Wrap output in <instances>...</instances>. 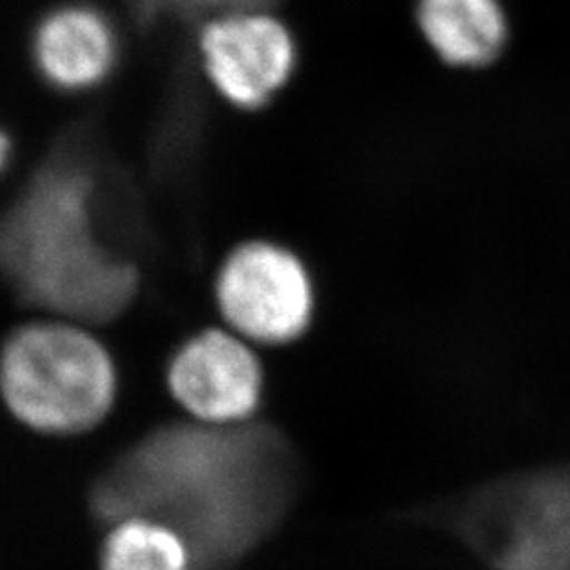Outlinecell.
I'll return each mask as SVG.
<instances>
[{"label": "cell", "mask_w": 570, "mask_h": 570, "mask_svg": "<svg viewBox=\"0 0 570 570\" xmlns=\"http://www.w3.org/2000/svg\"><path fill=\"white\" fill-rule=\"evenodd\" d=\"M148 242L136 188L94 117L66 125L0 212V284L21 306L81 326L110 324L136 303Z\"/></svg>", "instance_id": "6da1fadb"}, {"label": "cell", "mask_w": 570, "mask_h": 570, "mask_svg": "<svg viewBox=\"0 0 570 570\" xmlns=\"http://www.w3.org/2000/svg\"><path fill=\"white\" fill-rule=\"evenodd\" d=\"M301 482L296 446L273 423H167L122 450L89 501L106 524L148 515L178 530L195 570H239L282 529Z\"/></svg>", "instance_id": "7a4b0ae2"}, {"label": "cell", "mask_w": 570, "mask_h": 570, "mask_svg": "<svg viewBox=\"0 0 570 570\" xmlns=\"http://www.w3.org/2000/svg\"><path fill=\"white\" fill-rule=\"evenodd\" d=\"M117 395L115 357L81 324H23L0 345V397L23 428L81 435L102 425Z\"/></svg>", "instance_id": "3957f363"}, {"label": "cell", "mask_w": 570, "mask_h": 570, "mask_svg": "<svg viewBox=\"0 0 570 570\" xmlns=\"http://www.w3.org/2000/svg\"><path fill=\"white\" fill-rule=\"evenodd\" d=\"M428 515L489 570H570V469L484 482Z\"/></svg>", "instance_id": "277c9868"}, {"label": "cell", "mask_w": 570, "mask_h": 570, "mask_svg": "<svg viewBox=\"0 0 570 570\" xmlns=\"http://www.w3.org/2000/svg\"><path fill=\"white\" fill-rule=\"evenodd\" d=\"M216 305L247 343L289 345L315 317V285L303 258L275 242L237 245L218 268Z\"/></svg>", "instance_id": "5b68a950"}, {"label": "cell", "mask_w": 570, "mask_h": 570, "mask_svg": "<svg viewBox=\"0 0 570 570\" xmlns=\"http://www.w3.org/2000/svg\"><path fill=\"white\" fill-rule=\"evenodd\" d=\"M197 53L205 79L225 102L261 110L292 81L298 47L271 9L230 11L197 28Z\"/></svg>", "instance_id": "8992f818"}, {"label": "cell", "mask_w": 570, "mask_h": 570, "mask_svg": "<svg viewBox=\"0 0 570 570\" xmlns=\"http://www.w3.org/2000/svg\"><path fill=\"white\" fill-rule=\"evenodd\" d=\"M171 397L199 423L237 425L265 397V370L244 336L204 330L176 346L165 367Z\"/></svg>", "instance_id": "52a82bcc"}, {"label": "cell", "mask_w": 570, "mask_h": 570, "mask_svg": "<svg viewBox=\"0 0 570 570\" xmlns=\"http://www.w3.org/2000/svg\"><path fill=\"white\" fill-rule=\"evenodd\" d=\"M121 35L94 4H61L42 16L30 41L39 81L61 96L100 89L121 63Z\"/></svg>", "instance_id": "ba28073f"}, {"label": "cell", "mask_w": 570, "mask_h": 570, "mask_svg": "<svg viewBox=\"0 0 570 570\" xmlns=\"http://www.w3.org/2000/svg\"><path fill=\"white\" fill-rule=\"evenodd\" d=\"M414 20L450 68H487L510 42V21L499 0H416Z\"/></svg>", "instance_id": "9c48e42d"}, {"label": "cell", "mask_w": 570, "mask_h": 570, "mask_svg": "<svg viewBox=\"0 0 570 570\" xmlns=\"http://www.w3.org/2000/svg\"><path fill=\"white\" fill-rule=\"evenodd\" d=\"M100 570H195V558L178 530L157 518L129 515L110 522Z\"/></svg>", "instance_id": "30bf717a"}, {"label": "cell", "mask_w": 570, "mask_h": 570, "mask_svg": "<svg viewBox=\"0 0 570 570\" xmlns=\"http://www.w3.org/2000/svg\"><path fill=\"white\" fill-rule=\"evenodd\" d=\"M142 30L164 26L199 28L204 21L230 11L273 9L279 0H127Z\"/></svg>", "instance_id": "8fae6325"}, {"label": "cell", "mask_w": 570, "mask_h": 570, "mask_svg": "<svg viewBox=\"0 0 570 570\" xmlns=\"http://www.w3.org/2000/svg\"><path fill=\"white\" fill-rule=\"evenodd\" d=\"M13 155H16V140L11 131L4 125H0V176L9 169Z\"/></svg>", "instance_id": "7c38bea8"}]
</instances>
